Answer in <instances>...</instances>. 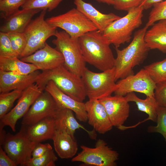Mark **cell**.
<instances>
[{
	"label": "cell",
	"instance_id": "obj_24",
	"mask_svg": "<svg viewBox=\"0 0 166 166\" xmlns=\"http://www.w3.org/2000/svg\"><path fill=\"white\" fill-rule=\"evenodd\" d=\"M152 26L144 36L148 47L150 49H157L166 53V20L159 21Z\"/></svg>",
	"mask_w": 166,
	"mask_h": 166
},
{
	"label": "cell",
	"instance_id": "obj_18",
	"mask_svg": "<svg viewBox=\"0 0 166 166\" xmlns=\"http://www.w3.org/2000/svg\"><path fill=\"white\" fill-rule=\"evenodd\" d=\"M74 113L73 111L69 109H57L53 116L56 130L67 133L74 137L76 130L81 129L87 132L90 138L96 140V131L94 129L88 130L79 124Z\"/></svg>",
	"mask_w": 166,
	"mask_h": 166
},
{
	"label": "cell",
	"instance_id": "obj_16",
	"mask_svg": "<svg viewBox=\"0 0 166 166\" xmlns=\"http://www.w3.org/2000/svg\"><path fill=\"white\" fill-rule=\"evenodd\" d=\"M44 90L53 97L57 104L58 109H70L74 112L76 117L79 121L84 122L87 121L85 103L78 101L64 93L52 81L47 83Z\"/></svg>",
	"mask_w": 166,
	"mask_h": 166
},
{
	"label": "cell",
	"instance_id": "obj_21",
	"mask_svg": "<svg viewBox=\"0 0 166 166\" xmlns=\"http://www.w3.org/2000/svg\"><path fill=\"white\" fill-rule=\"evenodd\" d=\"M40 9H22L18 10L7 19L0 27V32L23 33L33 16L41 11Z\"/></svg>",
	"mask_w": 166,
	"mask_h": 166
},
{
	"label": "cell",
	"instance_id": "obj_10",
	"mask_svg": "<svg viewBox=\"0 0 166 166\" xmlns=\"http://www.w3.org/2000/svg\"><path fill=\"white\" fill-rule=\"evenodd\" d=\"M36 144L30 139L26 127L22 125L16 134L6 133L2 147L16 166H24L32 158V152Z\"/></svg>",
	"mask_w": 166,
	"mask_h": 166
},
{
	"label": "cell",
	"instance_id": "obj_7",
	"mask_svg": "<svg viewBox=\"0 0 166 166\" xmlns=\"http://www.w3.org/2000/svg\"><path fill=\"white\" fill-rule=\"evenodd\" d=\"M47 10L41 11L38 17L31 21L24 32L27 44L20 58L29 56L42 48L47 39L55 36L57 27L48 23L44 19Z\"/></svg>",
	"mask_w": 166,
	"mask_h": 166
},
{
	"label": "cell",
	"instance_id": "obj_27",
	"mask_svg": "<svg viewBox=\"0 0 166 166\" xmlns=\"http://www.w3.org/2000/svg\"><path fill=\"white\" fill-rule=\"evenodd\" d=\"M156 84L166 82V58L144 67Z\"/></svg>",
	"mask_w": 166,
	"mask_h": 166
},
{
	"label": "cell",
	"instance_id": "obj_13",
	"mask_svg": "<svg viewBox=\"0 0 166 166\" xmlns=\"http://www.w3.org/2000/svg\"><path fill=\"white\" fill-rule=\"evenodd\" d=\"M44 90L36 99L22 117V126H30L45 118L53 117L58 107L53 97Z\"/></svg>",
	"mask_w": 166,
	"mask_h": 166
},
{
	"label": "cell",
	"instance_id": "obj_42",
	"mask_svg": "<svg viewBox=\"0 0 166 166\" xmlns=\"http://www.w3.org/2000/svg\"><path fill=\"white\" fill-rule=\"evenodd\" d=\"M99 3H106L108 5H113L114 0H95Z\"/></svg>",
	"mask_w": 166,
	"mask_h": 166
},
{
	"label": "cell",
	"instance_id": "obj_12",
	"mask_svg": "<svg viewBox=\"0 0 166 166\" xmlns=\"http://www.w3.org/2000/svg\"><path fill=\"white\" fill-rule=\"evenodd\" d=\"M117 83V88L114 93L115 95L124 96L129 93L136 92L146 97H154L156 84L144 68L135 74L121 79Z\"/></svg>",
	"mask_w": 166,
	"mask_h": 166
},
{
	"label": "cell",
	"instance_id": "obj_3",
	"mask_svg": "<svg viewBox=\"0 0 166 166\" xmlns=\"http://www.w3.org/2000/svg\"><path fill=\"white\" fill-rule=\"evenodd\" d=\"M50 81L64 93L78 101L83 102L87 97L81 77L69 71L64 64L52 69L42 71L35 83L44 90Z\"/></svg>",
	"mask_w": 166,
	"mask_h": 166
},
{
	"label": "cell",
	"instance_id": "obj_25",
	"mask_svg": "<svg viewBox=\"0 0 166 166\" xmlns=\"http://www.w3.org/2000/svg\"><path fill=\"white\" fill-rule=\"evenodd\" d=\"M0 69L22 75L28 74L39 70L35 65L24 62L18 57H0Z\"/></svg>",
	"mask_w": 166,
	"mask_h": 166
},
{
	"label": "cell",
	"instance_id": "obj_6",
	"mask_svg": "<svg viewBox=\"0 0 166 166\" xmlns=\"http://www.w3.org/2000/svg\"><path fill=\"white\" fill-rule=\"evenodd\" d=\"M52 41L64 59V65L71 72L81 77L86 67L78 38H71L65 31L57 30Z\"/></svg>",
	"mask_w": 166,
	"mask_h": 166
},
{
	"label": "cell",
	"instance_id": "obj_9",
	"mask_svg": "<svg viewBox=\"0 0 166 166\" xmlns=\"http://www.w3.org/2000/svg\"><path fill=\"white\" fill-rule=\"evenodd\" d=\"M81 151L71 160L73 162H81L85 165L115 166L119 154L110 147L103 140L99 139L95 147L81 146Z\"/></svg>",
	"mask_w": 166,
	"mask_h": 166
},
{
	"label": "cell",
	"instance_id": "obj_19",
	"mask_svg": "<svg viewBox=\"0 0 166 166\" xmlns=\"http://www.w3.org/2000/svg\"><path fill=\"white\" fill-rule=\"evenodd\" d=\"M40 73L37 70L27 75L16 74L0 69V93L15 90L23 91L36 83Z\"/></svg>",
	"mask_w": 166,
	"mask_h": 166
},
{
	"label": "cell",
	"instance_id": "obj_1",
	"mask_svg": "<svg viewBox=\"0 0 166 166\" xmlns=\"http://www.w3.org/2000/svg\"><path fill=\"white\" fill-rule=\"evenodd\" d=\"M86 62L102 71L112 68L115 58L109 39L98 30L87 32L79 38Z\"/></svg>",
	"mask_w": 166,
	"mask_h": 166
},
{
	"label": "cell",
	"instance_id": "obj_31",
	"mask_svg": "<svg viewBox=\"0 0 166 166\" xmlns=\"http://www.w3.org/2000/svg\"><path fill=\"white\" fill-rule=\"evenodd\" d=\"M57 160L52 149L40 157H32L24 166H55V162Z\"/></svg>",
	"mask_w": 166,
	"mask_h": 166
},
{
	"label": "cell",
	"instance_id": "obj_17",
	"mask_svg": "<svg viewBox=\"0 0 166 166\" xmlns=\"http://www.w3.org/2000/svg\"><path fill=\"white\" fill-rule=\"evenodd\" d=\"M87 121L96 132L104 134L113 126L103 105L99 100H89L85 103Z\"/></svg>",
	"mask_w": 166,
	"mask_h": 166
},
{
	"label": "cell",
	"instance_id": "obj_43",
	"mask_svg": "<svg viewBox=\"0 0 166 166\" xmlns=\"http://www.w3.org/2000/svg\"><path fill=\"white\" fill-rule=\"evenodd\" d=\"M2 0H0V1H2Z\"/></svg>",
	"mask_w": 166,
	"mask_h": 166
},
{
	"label": "cell",
	"instance_id": "obj_32",
	"mask_svg": "<svg viewBox=\"0 0 166 166\" xmlns=\"http://www.w3.org/2000/svg\"><path fill=\"white\" fill-rule=\"evenodd\" d=\"M27 0H2L0 1L1 16L6 19L19 10Z\"/></svg>",
	"mask_w": 166,
	"mask_h": 166
},
{
	"label": "cell",
	"instance_id": "obj_39",
	"mask_svg": "<svg viewBox=\"0 0 166 166\" xmlns=\"http://www.w3.org/2000/svg\"><path fill=\"white\" fill-rule=\"evenodd\" d=\"M0 166H16L14 162L6 154L2 146H0Z\"/></svg>",
	"mask_w": 166,
	"mask_h": 166
},
{
	"label": "cell",
	"instance_id": "obj_15",
	"mask_svg": "<svg viewBox=\"0 0 166 166\" xmlns=\"http://www.w3.org/2000/svg\"><path fill=\"white\" fill-rule=\"evenodd\" d=\"M99 100L105 107L113 126L121 130L130 113L128 102L124 96L111 95Z\"/></svg>",
	"mask_w": 166,
	"mask_h": 166
},
{
	"label": "cell",
	"instance_id": "obj_29",
	"mask_svg": "<svg viewBox=\"0 0 166 166\" xmlns=\"http://www.w3.org/2000/svg\"><path fill=\"white\" fill-rule=\"evenodd\" d=\"M64 0H27L21 7L22 9H46L50 12Z\"/></svg>",
	"mask_w": 166,
	"mask_h": 166
},
{
	"label": "cell",
	"instance_id": "obj_22",
	"mask_svg": "<svg viewBox=\"0 0 166 166\" xmlns=\"http://www.w3.org/2000/svg\"><path fill=\"white\" fill-rule=\"evenodd\" d=\"M25 127L30 139L36 143L52 140L56 131L52 117L45 118L32 125Z\"/></svg>",
	"mask_w": 166,
	"mask_h": 166
},
{
	"label": "cell",
	"instance_id": "obj_8",
	"mask_svg": "<svg viewBox=\"0 0 166 166\" xmlns=\"http://www.w3.org/2000/svg\"><path fill=\"white\" fill-rule=\"evenodd\" d=\"M45 20L49 23L62 29L75 39L79 38L87 32L98 30L93 23L77 8Z\"/></svg>",
	"mask_w": 166,
	"mask_h": 166
},
{
	"label": "cell",
	"instance_id": "obj_40",
	"mask_svg": "<svg viewBox=\"0 0 166 166\" xmlns=\"http://www.w3.org/2000/svg\"><path fill=\"white\" fill-rule=\"evenodd\" d=\"M163 0H141L139 6L143 7L144 10H147L150 8L155 4L162 1Z\"/></svg>",
	"mask_w": 166,
	"mask_h": 166
},
{
	"label": "cell",
	"instance_id": "obj_26",
	"mask_svg": "<svg viewBox=\"0 0 166 166\" xmlns=\"http://www.w3.org/2000/svg\"><path fill=\"white\" fill-rule=\"evenodd\" d=\"M124 97L128 102H135L139 111L144 112L148 115V118L145 120H151L156 122L157 109L158 106L154 97H146L145 99H141L134 92L129 93Z\"/></svg>",
	"mask_w": 166,
	"mask_h": 166
},
{
	"label": "cell",
	"instance_id": "obj_36",
	"mask_svg": "<svg viewBox=\"0 0 166 166\" xmlns=\"http://www.w3.org/2000/svg\"><path fill=\"white\" fill-rule=\"evenodd\" d=\"M154 97L158 106L166 108V82L156 84Z\"/></svg>",
	"mask_w": 166,
	"mask_h": 166
},
{
	"label": "cell",
	"instance_id": "obj_38",
	"mask_svg": "<svg viewBox=\"0 0 166 166\" xmlns=\"http://www.w3.org/2000/svg\"><path fill=\"white\" fill-rule=\"evenodd\" d=\"M52 149L49 143L43 144L40 142L36 144L32 152V157L37 158L41 156L48 151Z\"/></svg>",
	"mask_w": 166,
	"mask_h": 166
},
{
	"label": "cell",
	"instance_id": "obj_41",
	"mask_svg": "<svg viewBox=\"0 0 166 166\" xmlns=\"http://www.w3.org/2000/svg\"><path fill=\"white\" fill-rule=\"evenodd\" d=\"M6 133L4 128H0V146H2L6 138Z\"/></svg>",
	"mask_w": 166,
	"mask_h": 166
},
{
	"label": "cell",
	"instance_id": "obj_20",
	"mask_svg": "<svg viewBox=\"0 0 166 166\" xmlns=\"http://www.w3.org/2000/svg\"><path fill=\"white\" fill-rule=\"evenodd\" d=\"M74 3L76 8L93 23L98 30L102 33L113 22L121 17L112 13H101L91 4L83 0H74Z\"/></svg>",
	"mask_w": 166,
	"mask_h": 166
},
{
	"label": "cell",
	"instance_id": "obj_11",
	"mask_svg": "<svg viewBox=\"0 0 166 166\" xmlns=\"http://www.w3.org/2000/svg\"><path fill=\"white\" fill-rule=\"evenodd\" d=\"M44 90L35 83L24 90L16 105L0 119V128L9 126L13 132H15L18 120L24 116L35 100Z\"/></svg>",
	"mask_w": 166,
	"mask_h": 166
},
{
	"label": "cell",
	"instance_id": "obj_35",
	"mask_svg": "<svg viewBox=\"0 0 166 166\" xmlns=\"http://www.w3.org/2000/svg\"><path fill=\"white\" fill-rule=\"evenodd\" d=\"M14 57L18 56L13 49L8 33L0 32V57Z\"/></svg>",
	"mask_w": 166,
	"mask_h": 166
},
{
	"label": "cell",
	"instance_id": "obj_34",
	"mask_svg": "<svg viewBox=\"0 0 166 166\" xmlns=\"http://www.w3.org/2000/svg\"><path fill=\"white\" fill-rule=\"evenodd\" d=\"M7 33L13 49L19 58L27 45V41L26 36L24 32H11Z\"/></svg>",
	"mask_w": 166,
	"mask_h": 166
},
{
	"label": "cell",
	"instance_id": "obj_5",
	"mask_svg": "<svg viewBox=\"0 0 166 166\" xmlns=\"http://www.w3.org/2000/svg\"><path fill=\"white\" fill-rule=\"evenodd\" d=\"M115 75L114 67L100 73L93 72L86 67L81 77L89 100H99L114 93L117 88Z\"/></svg>",
	"mask_w": 166,
	"mask_h": 166
},
{
	"label": "cell",
	"instance_id": "obj_2",
	"mask_svg": "<svg viewBox=\"0 0 166 166\" xmlns=\"http://www.w3.org/2000/svg\"><path fill=\"white\" fill-rule=\"evenodd\" d=\"M148 28L145 26L136 31L126 47L122 49L115 48L117 55L114 67L116 81L134 74V68L142 64L147 58L150 49L145 42L144 36Z\"/></svg>",
	"mask_w": 166,
	"mask_h": 166
},
{
	"label": "cell",
	"instance_id": "obj_4",
	"mask_svg": "<svg viewBox=\"0 0 166 166\" xmlns=\"http://www.w3.org/2000/svg\"><path fill=\"white\" fill-rule=\"evenodd\" d=\"M143 8L140 6L132 8L122 17L114 21L103 32L115 48L128 42L133 32L142 24Z\"/></svg>",
	"mask_w": 166,
	"mask_h": 166
},
{
	"label": "cell",
	"instance_id": "obj_14",
	"mask_svg": "<svg viewBox=\"0 0 166 166\" xmlns=\"http://www.w3.org/2000/svg\"><path fill=\"white\" fill-rule=\"evenodd\" d=\"M21 60L35 65L42 71L54 69L64 63L62 53L46 42L43 47L29 56L21 58Z\"/></svg>",
	"mask_w": 166,
	"mask_h": 166
},
{
	"label": "cell",
	"instance_id": "obj_30",
	"mask_svg": "<svg viewBox=\"0 0 166 166\" xmlns=\"http://www.w3.org/2000/svg\"><path fill=\"white\" fill-rule=\"evenodd\" d=\"M156 126H150L147 129L150 133H160L166 142V108L158 106L157 109V120Z\"/></svg>",
	"mask_w": 166,
	"mask_h": 166
},
{
	"label": "cell",
	"instance_id": "obj_23",
	"mask_svg": "<svg viewBox=\"0 0 166 166\" xmlns=\"http://www.w3.org/2000/svg\"><path fill=\"white\" fill-rule=\"evenodd\" d=\"M52 140L54 149L60 158H72L77 153L78 144L70 135L56 130Z\"/></svg>",
	"mask_w": 166,
	"mask_h": 166
},
{
	"label": "cell",
	"instance_id": "obj_28",
	"mask_svg": "<svg viewBox=\"0 0 166 166\" xmlns=\"http://www.w3.org/2000/svg\"><path fill=\"white\" fill-rule=\"evenodd\" d=\"M23 91L15 90L0 94V119L11 109L15 101L19 98Z\"/></svg>",
	"mask_w": 166,
	"mask_h": 166
},
{
	"label": "cell",
	"instance_id": "obj_33",
	"mask_svg": "<svg viewBox=\"0 0 166 166\" xmlns=\"http://www.w3.org/2000/svg\"><path fill=\"white\" fill-rule=\"evenodd\" d=\"M153 6L145 25L148 27L157 21L166 20V0L156 3Z\"/></svg>",
	"mask_w": 166,
	"mask_h": 166
},
{
	"label": "cell",
	"instance_id": "obj_37",
	"mask_svg": "<svg viewBox=\"0 0 166 166\" xmlns=\"http://www.w3.org/2000/svg\"><path fill=\"white\" fill-rule=\"evenodd\" d=\"M141 0H114L113 5L115 9L128 11L139 6Z\"/></svg>",
	"mask_w": 166,
	"mask_h": 166
}]
</instances>
